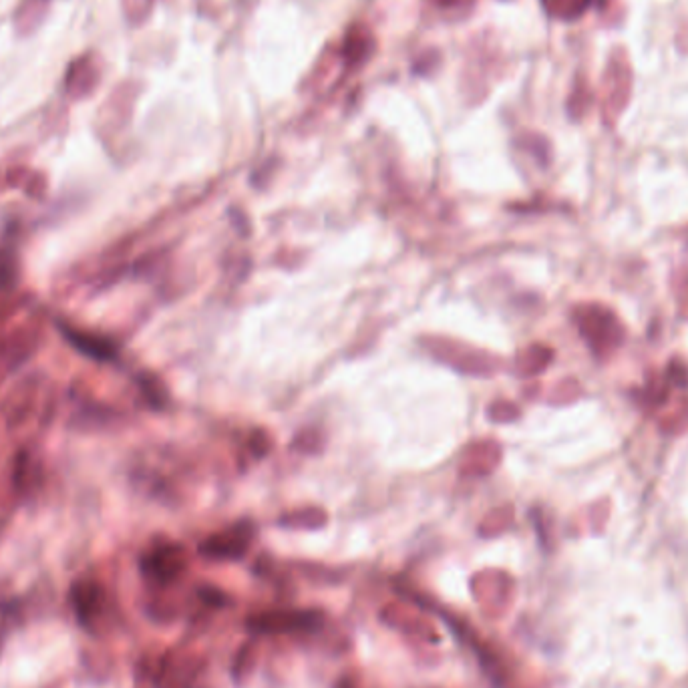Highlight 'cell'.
I'll return each instance as SVG.
<instances>
[{
  "label": "cell",
  "instance_id": "cell-7",
  "mask_svg": "<svg viewBox=\"0 0 688 688\" xmlns=\"http://www.w3.org/2000/svg\"><path fill=\"white\" fill-rule=\"evenodd\" d=\"M63 334L67 336V340L73 344V347L83 353L89 359L95 361H111L117 353L115 344L99 334H91V332H83L79 328H71V326H63L61 328Z\"/></svg>",
  "mask_w": 688,
  "mask_h": 688
},
{
  "label": "cell",
  "instance_id": "cell-11",
  "mask_svg": "<svg viewBox=\"0 0 688 688\" xmlns=\"http://www.w3.org/2000/svg\"><path fill=\"white\" fill-rule=\"evenodd\" d=\"M141 389L145 393V397L149 399V403H153L155 407H161L165 401V395L159 387V383L155 379H151L149 375H145V379H141Z\"/></svg>",
  "mask_w": 688,
  "mask_h": 688
},
{
  "label": "cell",
  "instance_id": "cell-10",
  "mask_svg": "<svg viewBox=\"0 0 688 688\" xmlns=\"http://www.w3.org/2000/svg\"><path fill=\"white\" fill-rule=\"evenodd\" d=\"M151 3L153 0H123V9H125L127 19L131 23H141L149 13Z\"/></svg>",
  "mask_w": 688,
  "mask_h": 688
},
{
  "label": "cell",
  "instance_id": "cell-9",
  "mask_svg": "<svg viewBox=\"0 0 688 688\" xmlns=\"http://www.w3.org/2000/svg\"><path fill=\"white\" fill-rule=\"evenodd\" d=\"M546 5L550 9V13H554L556 17L570 19V17H576L578 13L584 11V7L588 5V0H546Z\"/></svg>",
  "mask_w": 688,
  "mask_h": 688
},
{
  "label": "cell",
  "instance_id": "cell-2",
  "mask_svg": "<svg viewBox=\"0 0 688 688\" xmlns=\"http://www.w3.org/2000/svg\"><path fill=\"white\" fill-rule=\"evenodd\" d=\"M254 538V528L252 524L244 522L238 524L230 530H226L224 534L212 536L210 540H206L200 548V552L208 558H216V560H238L246 554V550L250 548Z\"/></svg>",
  "mask_w": 688,
  "mask_h": 688
},
{
  "label": "cell",
  "instance_id": "cell-4",
  "mask_svg": "<svg viewBox=\"0 0 688 688\" xmlns=\"http://www.w3.org/2000/svg\"><path fill=\"white\" fill-rule=\"evenodd\" d=\"M184 568H186V554L180 546H174V544L155 548L141 560L143 574L149 580L159 582V584H167L174 578H178Z\"/></svg>",
  "mask_w": 688,
  "mask_h": 688
},
{
  "label": "cell",
  "instance_id": "cell-8",
  "mask_svg": "<svg viewBox=\"0 0 688 688\" xmlns=\"http://www.w3.org/2000/svg\"><path fill=\"white\" fill-rule=\"evenodd\" d=\"M51 0H21L15 11V29L19 35H33L45 21Z\"/></svg>",
  "mask_w": 688,
  "mask_h": 688
},
{
  "label": "cell",
  "instance_id": "cell-1",
  "mask_svg": "<svg viewBox=\"0 0 688 688\" xmlns=\"http://www.w3.org/2000/svg\"><path fill=\"white\" fill-rule=\"evenodd\" d=\"M578 320L582 336L590 342L592 351H596L598 355L604 357L620 347L624 332L610 310L602 306H588L580 310Z\"/></svg>",
  "mask_w": 688,
  "mask_h": 688
},
{
  "label": "cell",
  "instance_id": "cell-12",
  "mask_svg": "<svg viewBox=\"0 0 688 688\" xmlns=\"http://www.w3.org/2000/svg\"><path fill=\"white\" fill-rule=\"evenodd\" d=\"M13 278V260L5 254H0V284Z\"/></svg>",
  "mask_w": 688,
  "mask_h": 688
},
{
  "label": "cell",
  "instance_id": "cell-5",
  "mask_svg": "<svg viewBox=\"0 0 688 688\" xmlns=\"http://www.w3.org/2000/svg\"><path fill=\"white\" fill-rule=\"evenodd\" d=\"M101 83V65L93 53L71 61L65 73V93L71 99H87Z\"/></svg>",
  "mask_w": 688,
  "mask_h": 688
},
{
  "label": "cell",
  "instance_id": "cell-13",
  "mask_svg": "<svg viewBox=\"0 0 688 688\" xmlns=\"http://www.w3.org/2000/svg\"><path fill=\"white\" fill-rule=\"evenodd\" d=\"M463 3H467V0H441L443 7H459Z\"/></svg>",
  "mask_w": 688,
  "mask_h": 688
},
{
  "label": "cell",
  "instance_id": "cell-3",
  "mask_svg": "<svg viewBox=\"0 0 688 688\" xmlns=\"http://www.w3.org/2000/svg\"><path fill=\"white\" fill-rule=\"evenodd\" d=\"M71 606L81 626L95 630V626L107 612V598L99 584L83 580L77 582L71 590Z\"/></svg>",
  "mask_w": 688,
  "mask_h": 688
},
{
  "label": "cell",
  "instance_id": "cell-6",
  "mask_svg": "<svg viewBox=\"0 0 688 688\" xmlns=\"http://www.w3.org/2000/svg\"><path fill=\"white\" fill-rule=\"evenodd\" d=\"M322 622L316 612H270L258 616L250 626L258 632H294V630H314Z\"/></svg>",
  "mask_w": 688,
  "mask_h": 688
}]
</instances>
